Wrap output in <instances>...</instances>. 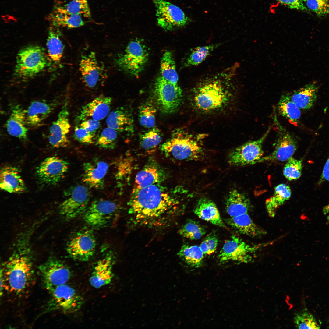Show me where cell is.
Returning <instances> with one entry per match:
<instances>
[{"instance_id": "74e56055", "label": "cell", "mask_w": 329, "mask_h": 329, "mask_svg": "<svg viewBox=\"0 0 329 329\" xmlns=\"http://www.w3.org/2000/svg\"><path fill=\"white\" fill-rule=\"evenodd\" d=\"M179 234L184 237L191 240L201 238L206 233L204 228L199 223L192 219H189L178 231Z\"/></svg>"}, {"instance_id": "ba28073f", "label": "cell", "mask_w": 329, "mask_h": 329, "mask_svg": "<svg viewBox=\"0 0 329 329\" xmlns=\"http://www.w3.org/2000/svg\"><path fill=\"white\" fill-rule=\"evenodd\" d=\"M149 53L145 45L137 40L131 41L124 53L117 59V65L127 73L138 76L143 70L148 61Z\"/></svg>"}, {"instance_id": "44dd1931", "label": "cell", "mask_w": 329, "mask_h": 329, "mask_svg": "<svg viewBox=\"0 0 329 329\" xmlns=\"http://www.w3.org/2000/svg\"><path fill=\"white\" fill-rule=\"evenodd\" d=\"M108 169L106 162L100 161L85 162L83 164V182L91 188L102 189L104 178Z\"/></svg>"}, {"instance_id": "6da1fadb", "label": "cell", "mask_w": 329, "mask_h": 329, "mask_svg": "<svg viewBox=\"0 0 329 329\" xmlns=\"http://www.w3.org/2000/svg\"><path fill=\"white\" fill-rule=\"evenodd\" d=\"M128 205L133 222L138 225L162 227L175 216L176 202L156 184L133 190Z\"/></svg>"}, {"instance_id": "83f0119b", "label": "cell", "mask_w": 329, "mask_h": 329, "mask_svg": "<svg viewBox=\"0 0 329 329\" xmlns=\"http://www.w3.org/2000/svg\"><path fill=\"white\" fill-rule=\"evenodd\" d=\"M252 205L250 200L245 195L236 190L229 193L225 201V209L230 217L248 213Z\"/></svg>"}, {"instance_id": "60d3db41", "label": "cell", "mask_w": 329, "mask_h": 329, "mask_svg": "<svg viewBox=\"0 0 329 329\" xmlns=\"http://www.w3.org/2000/svg\"><path fill=\"white\" fill-rule=\"evenodd\" d=\"M162 135L158 128L154 127L140 136V145L142 148L149 150L156 147L161 142Z\"/></svg>"}, {"instance_id": "9a60e30c", "label": "cell", "mask_w": 329, "mask_h": 329, "mask_svg": "<svg viewBox=\"0 0 329 329\" xmlns=\"http://www.w3.org/2000/svg\"><path fill=\"white\" fill-rule=\"evenodd\" d=\"M96 247V241L92 231L85 228L78 231L70 239L66 250L73 260L86 262L94 255Z\"/></svg>"}, {"instance_id": "5bb4252c", "label": "cell", "mask_w": 329, "mask_h": 329, "mask_svg": "<svg viewBox=\"0 0 329 329\" xmlns=\"http://www.w3.org/2000/svg\"><path fill=\"white\" fill-rule=\"evenodd\" d=\"M119 210L118 205L115 202L103 199L96 200L89 205L84 213V219L93 227H102L113 220Z\"/></svg>"}, {"instance_id": "d6a6232c", "label": "cell", "mask_w": 329, "mask_h": 329, "mask_svg": "<svg viewBox=\"0 0 329 329\" xmlns=\"http://www.w3.org/2000/svg\"><path fill=\"white\" fill-rule=\"evenodd\" d=\"M277 108L279 113L290 124L298 126L301 115L300 109L292 101L289 94L283 95L281 97Z\"/></svg>"}, {"instance_id": "f1b7e54d", "label": "cell", "mask_w": 329, "mask_h": 329, "mask_svg": "<svg viewBox=\"0 0 329 329\" xmlns=\"http://www.w3.org/2000/svg\"><path fill=\"white\" fill-rule=\"evenodd\" d=\"M318 88L314 83L308 84L289 94L292 101L300 109L310 108L317 98Z\"/></svg>"}, {"instance_id": "7c38bea8", "label": "cell", "mask_w": 329, "mask_h": 329, "mask_svg": "<svg viewBox=\"0 0 329 329\" xmlns=\"http://www.w3.org/2000/svg\"><path fill=\"white\" fill-rule=\"evenodd\" d=\"M158 25L166 31L185 26L190 19L179 7L166 0H152Z\"/></svg>"}, {"instance_id": "7a4b0ae2", "label": "cell", "mask_w": 329, "mask_h": 329, "mask_svg": "<svg viewBox=\"0 0 329 329\" xmlns=\"http://www.w3.org/2000/svg\"><path fill=\"white\" fill-rule=\"evenodd\" d=\"M234 68L229 67L200 80L193 90L195 107L203 111H209L224 107L231 96L230 88L234 75Z\"/></svg>"}, {"instance_id": "816d5d0a", "label": "cell", "mask_w": 329, "mask_h": 329, "mask_svg": "<svg viewBox=\"0 0 329 329\" xmlns=\"http://www.w3.org/2000/svg\"><path fill=\"white\" fill-rule=\"evenodd\" d=\"M322 176V177L325 179L329 182V158L324 165Z\"/></svg>"}, {"instance_id": "ab89813d", "label": "cell", "mask_w": 329, "mask_h": 329, "mask_svg": "<svg viewBox=\"0 0 329 329\" xmlns=\"http://www.w3.org/2000/svg\"><path fill=\"white\" fill-rule=\"evenodd\" d=\"M295 327L299 329H319L320 324L307 309L296 313L293 318Z\"/></svg>"}, {"instance_id": "d4e9b609", "label": "cell", "mask_w": 329, "mask_h": 329, "mask_svg": "<svg viewBox=\"0 0 329 329\" xmlns=\"http://www.w3.org/2000/svg\"><path fill=\"white\" fill-rule=\"evenodd\" d=\"M0 187L9 193H20L26 190V187L17 168L6 166L1 169Z\"/></svg>"}, {"instance_id": "ffe728a7", "label": "cell", "mask_w": 329, "mask_h": 329, "mask_svg": "<svg viewBox=\"0 0 329 329\" xmlns=\"http://www.w3.org/2000/svg\"><path fill=\"white\" fill-rule=\"evenodd\" d=\"M112 101L110 97L98 96L82 107L78 120L82 122L89 119L98 121L103 119L110 113Z\"/></svg>"}, {"instance_id": "30bf717a", "label": "cell", "mask_w": 329, "mask_h": 329, "mask_svg": "<svg viewBox=\"0 0 329 329\" xmlns=\"http://www.w3.org/2000/svg\"><path fill=\"white\" fill-rule=\"evenodd\" d=\"M51 298L49 309L58 310L65 313L77 312L84 302L83 297L73 287L65 284L58 286L49 292Z\"/></svg>"}, {"instance_id": "8992f818", "label": "cell", "mask_w": 329, "mask_h": 329, "mask_svg": "<svg viewBox=\"0 0 329 329\" xmlns=\"http://www.w3.org/2000/svg\"><path fill=\"white\" fill-rule=\"evenodd\" d=\"M272 117L277 133L274 150L268 155L262 157L255 164L266 161H287L297 149L296 139L280 123L276 112L273 113Z\"/></svg>"}, {"instance_id": "603a6c76", "label": "cell", "mask_w": 329, "mask_h": 329, "mask_svg": "<svg viewBox=\"0 0 329 329\" xmlns=\"http://www.w3.org/2000/svg\"><path fill=\"white\" fill-rule=\"evenodd\" d=\"M27 127L25 109L19 105L14 106L6 123L7 132L12 136L25 141L27 138Z\"/></svg>"}, {"instance_id": "b9f144b4", "label": "cell", "mask_w": 329, "mask_h": 329, "mask_svg": "<svg viewBox=\"0 0 329 329\" xmlns=\"http://www.w3.org/2000/svg\"><path fill=\"white\" fill-rule=\"evenodd\" d=\"M216 46L217 45L211 44L195 48L187 57L185 66L189 67L198 65L205 60Z\"/></svg>"}, {"instance_id": "e0dca14e", "label": "cell", "mask_w": 329, "mask_h": 329, "mask_svg": "<svg viewBox=\"0 0 329 329\" xmlns=\"http://www.w3.org/2000/svg\"><path fill=\"white\" fill-rule=\"evenodd\" d=\"M79 69L83 83L90 89L102 83L106 76L104 66L94 52L82 56Z\"/></svg>"}, {"instance_id": "5b68a950", "label": "cell", "mask_w": 329, "mask_h": 329, "mask_svg": "<svg viewBox=\"0 0 329 329\" xmlns=\"http://www.w3.org/2000/svg\"><path fill=\"white\" fill-rule=\"evenodd\" d=\"M48 64V58L42 48L28 45L21 49L17 55L14 75L21 79H28L43 70Z\"/></svg>"}, {"instance_id": "7bdbcfd3", "label": "cell", "mask_w": 329, "mask_h": 329, "mask_svg": "<svg viewBox=\"0 0 329 329\" xmlns=\"http://www.w3.org/2000/svg\"><path fill=\"white\" fill-rule=\"evenodd\" d=\"M156 109L149 103L141 105L139 109L140 124L144 127L151 129L155 126Z\"/></svg>"}, {"instance_id": "681fc988", "label": "cell", "mask_w": 329, "mask_h": 329, "mask_svg": "<svg viewBox=\"0 0 329 329\" xmlns=\"http://www.w3.org/2000/svg\"><path fill=\"white\" fill-rule=\"evenodd\" d=\"M281 4L292 9L306 11L307 10L305 5L304 0H276Z\"/></svg>"}, {"instance_id": "cb8c5ba5", "label": "cell", "mask_w": 329, "mask_h": 329, "mask_svg": "<svg viewBox=\"0 0 329 329\" xmlns=\"http://www.w3.org/2000/svg\"><path fill=\"white\" fill-rule=\"evenodd\" d=\"M225 221L236 232L251 238L260 237L267 233L255 223L248 213L230 217Z\"/></svg>"}, {"instance_id": "c3c4849f", "label": "cell", "mask_w": 329, "mask_h": 329, "mask_svg": "<svg viewBox=\"0 0 329 329\" xmlns=\"http://www.w3.org/2000/svg\"><path fill=\"white\" fill-rule=\"evenodd\" d=\"M95 134L88 131L81 126H76L74 130V137L79 142L84 144L94 143Z\"/></svg>"}, {"instance_id": "836d02e7", "label": "cell", "mask_w": 329, "mask_h": 329, "mask_svg": "<svg viewBox=\"0 0 329 329\" xmlns=\"http://www.w3.org/2000/svg\"><path fill=\"white\" fill-rule=\"evenodd\" d=\"M46 46L48 56L54 62L58 63L63 57L64 46L58 32L53 27L49 29Z\"/></svg>"}, {"instance_id": "f907efd6", "label": "cell", "mask_w": 329, "mask_h": 329, "mask_svg": "<svg viewBox=\"0 0 329 329\" xmlns=\"http://www.w3.org/2000/svg\"><path fill=\"white\" fill-rule=\"evenodd\" d=\"M100 126L99 121L92 119L83 121L81 122L80 126L86 129L88 131L95 134Z\"/></svg>"}, {"instance_id": "ac0fdd59", "label": "cell", "mask_w": 329, "mask_h": 329, "mask_svg": "<svg viewBox=\"0 0 329 329\" xmlns=\"http://www.w3.org/2000/svg\"><path fill=\"white\" fill-rule=\"evenodd\" d=\"M69 167V163L65 160L57 156H51L41 162L36 168V173L42 182L54 185L63 178Z\"/></svg>"}, {"instance_id": "484cf974", "label": "cell", "mask_w": 329, "mask_h": 329, "mask_svg": "<svg viewBox=\"0 0 329 329\" xmlns=\"http://www.w3.org/2000/svg\"><path fill=\"white\" fill-rule=\"evenodd\" d=\"M111 256L107 255L98 261L96 264L89 279L91 285L98 288L108 285L113 277V263Z\"/></svg>"}, {"instance_id": "3957f363", "label": "cell", "mask_w": 329, "mask_h": 329, "mask_svg": "<svg viewBox=\"0 0 329 329\" xmlns=\"http://www.w3.org/2000/svg\"><path fill=\"white\" fill-rule=\"evenodd\" d=\"M20 248L14 251L1 269L8 289L16 295L25 292L34 278L31 257L26 250Z\"/></svg>"}, {"instance_id": "8d00e7d4", "label": "cell", "mask_w": 329, "mask_h": 329, "mask_svg": "<svg viewBox=\"0 0 329 329\" xmlns=\"http://www.w3.org/2000/svg\"><path fill=\"white\" fill-rule=\"evenodd\" d=\"M160 69L161 76L164 79L172 83L178 84V76L175 63L170 51H166L163 54L161 60Z\"/></svg>"}, {"instance_id": "9c48e42d", "label": "cell", "mask_w": 329, "mask_h": 329, "mask_svg": "<svg viewBox=\"0 0 329 329\" xmlns=\"http://www.w3.org/2000/svg\"><path fill=\"white\" fill-rule=\"evenodd\" d=\"M38 270L43 285L49 292L58 286L66 284L71 276L68 267L54 256L49 257L40 265Z\"/></svg>"}, {"instance_id": "bcb514c9", "label": "cell", "mask_w": 329, "mask_h": 329, "mask_svg": "<svg viewBox=\"0 0 329 329\" xmlns=\"http://www.w3.org/2000/svg\"><path fill=\"white\" fill-rule=\"evenodd\" d=\"M308 8L317 16L329 14V0H304Z\"/></svg>"}, {"instance_id": "1f68e13d", "label": "cell", "mask_w": 329, "mask_h": 329, "mask_svg": "<svg viewBox=\"0 0 329 329\" xmlns=\"http://www.w3.org/2000/svg\"><path fill=\"white\" fill-rule=\"evenodd\" d=\"M107 126L117 132H133V120L130 115L126 111L117 109L111 112L106 120Z\"/></svg>"}, {"instance_id": "f546056e", "label": "cell", "mask_w": 329, "mask_h": 329, "mask_svg": "<svg viewBox=\"0 0 329 329\" xmlns=\"http://www.w3.org/2000/svg\"><path fill=\"white\" fill-rule=\"evenodd\" d=\"M50 18L53 24L55 27L71 29L81 27L85 24L81 16L68 13L58 6L55 8Z\"/></svg>"}, {"instance_id": "d6986e66", "label": "cell", "mask_w": 329, "mask_h": 329, "mask_svg": "<svg viewBox=\"0 0 329 329\" xmlns=\"http://www.w3.org/2000/svg\"><path fill=\"white\" fill-rule=\"evenodd\" d=\"M69 115L68 102L66 100L62 106L57 119L53 122L49 129L48 141L54 147H64L69 143L68 134L71 126Z\"/></svg>"}, {"instance_id": "7dc6e473", "label": "cell", "mask_w": 329, "mask_h": 329, "mask_svg": "<svg viewBox=\"0 0 329 329\" xmlns=\"http://www.w3.org/2000/svg\"><path fill=\"white\" fill-rule=\"evenodd\" d=\"M218 244V240L216 235L213 233L209 234L201 243L200 247L204 255H210L216 251Z\"/></svg>"}, {"instance_id": "4dcf8cb0", "label": "cell", "mask_w": 329, "mask_h": 329, "mask_svg": "<svg viewBox=\"0 0 329 329\" xmlns=\"http://www.w3.org/2000/svg\"><path fill=\"white\" fill-rule=\"evenodd\" d=\"M291 195L290 188L287 185L282 183L277 186L273 195L266 201V208L268 216L274 217L277 209L289 199Z\"/></svg>"}, {"instance_id": "e575fe53", "label": "cell", "mask_w": 329, "mask_h": 329, "mask_svg": "<svg viewBox=\"0 0 329 329\" xmlns=\"http://www.w3.org/2000/svg\"><path fill=\"white\" fill-rule=\"evenodd\" d=\"M178 254L188 265L195 268L201 266L204 256L200 246L188 244L183 245Z\"/></svg>"}, {"instance_id": "7402d4cb", "label": "cell", "mask_w": 329, "mask_h": 329, "mask_svg": "<svg viewBox=\"0 0 329 329\" xmlns=\"http://www.w3.org/2000/svg\"><path fill=\"white\" fill-rule=\"evenodd\" d=\"M58 103L56 100L32 102L25 109L27 126L36 127L40 125L53 112Z\"/></svg>"}, {"instance_id": "8fae6325", "label": "cell", "mask_w": 329, "mask_h": 329, "mask_svg": "<svg viewBox=\"0 0 329 329\" xmlns=\"http://www.w3.org/2000/svg\"><path fill=\"white\" fill-rule=\"evenodd\" d=\"M154 94L156 101L164 113L170 114L175 112L180 104L182 90L178 84L169 82L161 76L157 79Z\"/></svg>"}, {"instance_id": "52a82bcc", "label": "cell", "mask_w": 329, "mask_h": 329, "mask_svg": "<svg viewBox=\"0 0 329 329\" xmlns=\"http://www.w3.org/2000/svg\"><path fill=\"white\" fill-rule=\"evenodd\" d=\"M267 244H250L234 235L225 242L218 259L222 263L233 261L247 263L252 261L253 254Z\"/></svg>"}, {"instance_id": "4316f807", "label": "cell", "mask_w": 329, "mask_h": 329, "mask_svg": "<svg viewBox=\"0 0 329 329\" xmlns=\"http://www.w3.org/2000/svg\"><path fill=\"white\" fill-rule=\"evenodd\" d=\"M193 212L203 220L219 227L227 228L216 204L207 198L201 197L198 200Z\"/></svg>"}, {"instance_id": "4fadbf2b", "label": "cell", "mask_w": 329, "mask_h": 329, "mask_svg": "<svg viewBox=\"0 0 329 329\" xmlns=\"http://www.w3.org/2000/svg\"><path fill=\"white\" fill-rule=\"evenodd\" d=\"M271 129L269 126L259 139L249 141L232 150L228 157V163L234 166H242L255 164L263 157V143Z\"/></svg>"}, {"instance_id": "f6af8a7d", "label": "cell", "mask_w": 329, "mask_h": 329, "mask_svg": "<svg viewBox=\"0 0 329 329\" xmlns=\"http://www.w3.org/2000/svg\"><path fill=\"white\" fill-rule=\"evenodd\" d=\"M302 164L301 160L291 157L287 160L284 168V176L289 181L299 179L301 175Z\"/></svg>"}, {"instance_id": "2e32d148", "label": "cell", "mask_w": 329, "mask_h": 329, "mask_svg": "<svg viewBox=\"0 0 329 329\" xmlns=\"http://www.w3.org/2000/svg\"><path fill=\"white\" fill-rule=\"evenodd\" d=\"M90 195L85 186L79 185L72 189L69 197L59 207L60 214L66 219H71L84 213L89 204Z\"/></svg>"}, {"instance_id": "f35d334b", "label": "cell", "mask_w": 329, "mask_h": 329, "mask_svg": "<svg viewBox=\"0 0 329 329\" xmlns=\"http://www.w3.org/2000/svg\"><path fill=\"white\" fill-rule=\"evenodd\" d=\"M58 6L68 13L78 15L88 19L91 18L87 0H70L64 5Z\"/></svg>"}, {"instance_id": "277c9868", "label": "cell", "mask_w": 329, "mask_h": 329, "mask_svg": "<svg viewBox=\"0 0 329 329\" xmlns=\"http://www.w3.org/2000/svg\"><path fill=\"white\" fill-rule=\"evenodd\" d=\"M161 150L167 156L178 161L198 160L204 155L197 139L181 129L173 131L170 138L162 145Z\"/></svg>"}, {"instance_id": "ee69618b", "label": "cell", "mask_w": 329, "mask_h": 329, "mask_svg": "<svg viewBox=\"0 0 329 329\" xmlns=\"http://www.w3.org/2000/svg\"><path fill=\"white\" fill-rule=\"evenodd\" d=\"M117 132L107 127L104 129L96 142V145L100 148L113 149L115 146L118 137Z\"/></svg>"}, {"instance_id": "d590c367", "label": "cell", "mask_w": 329, "mask_h": 329, "mask_svg": "<svg viewBox=\"0 0 329 329\" xmlns=\"http://www.w3.org/2000/svg\"><path fill=\"white\" fill-rule=\"evenodd\" d=\"M159 179L157 169L154 166H148L139 171L136 175L133 190L139 189L154 184Z\"/></svg>"}]
</instances>
